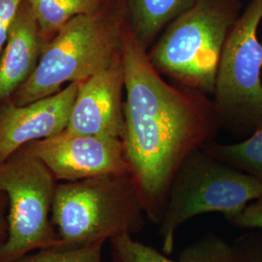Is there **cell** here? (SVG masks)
<instances>
[{
    "instance_id": "6",
    "label": "cell",
    "mask_w": 262,
    "mask_h": 262,
    "mask_svg": "<svg viewBox=\"0 0 262 262\" xmlns=\"http://www.w3.org/2000/svg\"><path fill=\"white\" fill-rule=\"evenodd\" d=\"M56 180L25 150L0 163V191L7 197V236L0 262H15L38 250L61 246L52 221Z\"/></svg>"
},
{
    "instance_id": "12",
    "label": "cell",
    "mask_w": 262,
    "mask_h": 262,
    "mask_svg": "<svg viewBox=\"0 0 262 262\" xmlns=\"http://www.w3.org/2000/svg\"><path fill=\"white\" fill-rule=\"evenodd\" d=\"M113 260L117 262H238L234 245L216 234H207L185 248L178 259L140 243L131 234L110 240Z\"/></svg>"
},
{
    "instance_id": "20",
    "label": "cell",
    "mask_w": 262,
    "mask_h": 262,
    "mask_svg": "<svg viewBox=\"0 0 262 262\" xmlns=\"http://www.w3.org/2000/svg\"><path fill=\"white\" fill-rule=\"evenodd\" d=\"M5 194L0 191V246L3 244L7 236V203Z\"/></svg>"
},
{
    "instance_id": "13",
    "label": "cell",
    "mask_w": 262,
    "mask_h": 262,
    "mask_svg": "<svg viewBox=\"0 0 262 262\" xmlns=\"http://www.w3.org/2000/svg\"><path fill=\"white\" fill-rule=\"evenodd\" d=\"M197 0H126L131 31L147 52L160 31Z\"/></svg>"
},
{
    "instance_id": "4",
    "label": "cell",
    "mask_w": 262,
    "mask_h": 262,
    "mask_svg": "<svg viewBox=\"0 0 262 262\" xmlns=\"http://www.w3.org/2000/svg\"><path fill=\"white\" fill-rule=\"evenodd\" d=\"M241 7V0H197L152 45L151 64L180 84L214 94L225 41Z\"/></svg>"
},
{
    "instance_id": "1",
    "label": "cell",
    "mask_w": 262,
    "mask_h": 262,
    "mask_svg": "<svg viewBox=\"0 0 262 262\" xmlns=\"http://www.w3.org/2000/svg\"><path fill=\"white\" fill-rule=\"evenodd\" d=\"M122 58L126 92L122 141L147 219L159 225L177 170L206 145L211 126L191 98L163 81L128 23Z\"/></svg>"
},
{
    "instance_id": "21",
    "label": "cell",
    "mask_w": 262,
    "mask_h": 262,
    "mask_svg": "<svg viewBox=\"0 0 262 262\" xmlns=\"http://www.w3.org/2000/svg\"><path fill=\"white\" fill-rule=\"evenodd\" d=\"M112 262H117V261H115V260H113V261H112Z\"/></svg>"
},
{
    "instance_id": "5",
    "label": "cell",
    "mask_w": 262,
    "mask_h": 262,
    "mask_svg": "<svg viewBox=\"0 0 262 262\" xmlns=\"http://www.w3.org/2000/svg\"><path fill=\"white\" fill-rule=\"evenodd\" d=\"M262 197V181L234 168L203 148L191 152L169 187L159 224L162 251L171 254L175 235L186 222L206 213H222L227 222Z\"/></svg>"
},
{
    "instance_id": "15",
    "label": "cell",
    "mask_w": 262,
    "mask_h": 262,
    "mask_svg": "<svg viewBox=\"0 0 262 262\" xmlns=\"http://www.w3.org/2000/svg\"><path fill=\"white\" fill-rule=\"evenodd\" d=\"M203 149L228 165L262 181V121L246 140L230 145L207 144Z\"/></svg>"
},
{
    "instance_id": "11",
    "label": "cell",
    "mask_w": 262,
    "mask_h": 262,
    "mask_svg": "<svg viewBox=\"0 0 262 262\" xmlns=\"http://www.w3.org/2000/svg\"><path fill=\"white\" fill-rule=\"evenodd\" d=\"M43 39L37 19L24 0L0 57V101L17 92L32 75L44 49Z\"/></svg>"
},
{
    "instance_id": "17",
    "label": "cell",
    "mask_w": 262,
    "mask_h": 262,
    "mask_svg": "<svg viewBox=\"0 0 262 262\" xmlns=\"http://www.w3.org/2000/svg\"><path fill=\"white\" fill-rule=\"evenodd\" d=\"M238 262H262V235L247 233L233 244Z\"/></svg>"
},
{
    "instance_id": "18",
    "label": "cell",
    "mask_w": 262,
    "mask_h": 262,
    "mask_svg": "<svg viewBox=\"0 0 262 262\" xmlns=\"http://www.w3.org/2000/svg\"><path fill=\"white\" fill-rule=\"evenodd\" d=\"M24 0H0V57Z\"/></svg>"
},
{
    "instance_id": "9",
    "label": "cell",
    "mask_w": 262,
    "mask_h": 262,
    "mask_svg": "<svg viewBox=\"0 0 262 262\" xmlns=\"http://www.w3.org/2000/svg\"><path fill=\"white\" fill-rule=\"evenodd\" d=\"M80 82L26 105L9 104L0 111V163L28 144L64 131Z\"/></svg>"
},
{
    "instance_id": "19",
    "label": "cell",
    "mask_w": 262,
    "mask_h": 262,
    "mask_svg": "<svg viewBox=\"0 0 262 262\" xmlns=\"http://www.w3.org/2000/svg\"><path fill=\"white\" fill-rule=\"evenodd\" d=\"M228 223L239 228L262 229V197L249 204L239 215Z\"/></svg>"
},
{
    "instance_id": "16",
    "label": "cell",
    "mask_w": 262,
    "mask_h": 262,
    "mask_svg": "<svg viewBox=\"0 0 262 262\" xmlns=\"http://www.w3.org/2000/svg\"><path fill=\"white\" fill-rule=\"evenodd\" d=\"M104 243L58 246L28 253L15 262H103Z\"/></svg>"
},
{
    "instance_id": "10",
    "label": "cell",
    "mask_w": 262,
    "mask_h": 262,
    "mask_svg": "<svg viewBox=\"0 0 262 262\" xmlns=\"http://www.w3.org/2000/svg\"><path fill=\"white\" fill-rule=\"evenodd\" d=\"M123 86L122 58L80 82L66 130L122 140L125 129L122 103Z\"/></svg>"
},
{
    "instance_id": "8",
    "label": "cell",
    "mask_w": 262,
    "mask_h": 262,
    "mask_svg": "<svg viewBox=\"0 0 262 262\" xmlns=\"http://www.w3.org/2000/svg\"><path fill=\"white\" fill-rule=\"evenodd\" d=\"M23 150L40 159L56 181L74 182L107 175L131 174L123 141L64 130Z\"/></svg>"
},
{
    "instance_id": "3",
    "label": "cell",
    "mask_w": 262,
    "mask_h": 262,
    "mask_svg": "<svg viewBox=\"0 0 262 262\" xmlns=\"http://www.w3.org/2000/svg\"><path fill=\"white\" fill-rule=\"evenodd\" d=\"M146 217L140 188L131 174L56 185L52 221L61 246L104 243L137 233Z\"/></svg>"
},
{
    "instance_id": "2",
    "label": "cell",
    "mask_w": 262,
    "mask_h": 262,
    "mask_svg": "<svg viewBox=\"0 0 262 262\" xmlns=\"http://www.w3.org/2000/svg\"><path fill=\"white\" fill-rule=\"evenodd\" d=\"M128 23L126 0L70 19L53 36L37 66L16 94L26 105L58 93L62 84L82 82L122 58V34Z\"/></svg>"
},
{
    "instance_id": "7",
    "label": "cell",
    "mask_w": 262,
    "mask_h": 262,
    "mask_svg": "<svg viewBox=\"0 0 262 262\" xmlns=\"http://www.w3.org/2000/svg\"><path fill=\"white\" fill-rule=\"evenodd\" d=\"M261 20L262 0H251L226 38L214 93L220 115L251 130L262 121V43L257 37Z\"/></svg>"
},
{
    "instance_id": "14",
    "label": "cell",
    "mask_w": 262,
    "mask_h": 262,
    "mask_svg": "<svg viewBox=\"0 0 262 262\" xmlns=\"http://www.w3.org/2000/svg\"><path fill=\"white\" fill-rule=\"evenodd\" d=\"M37 19L43 37L54 36L70 19L93 14L111 0H25Z\"/></svg>"
}]
</instances>
